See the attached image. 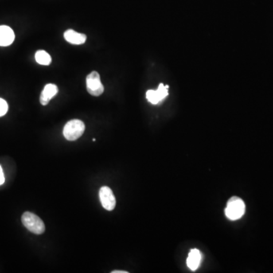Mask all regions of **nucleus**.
<instances>
[{"label":"nucleus","instance_id":"nucleus-11","mask_svg":"<svg viewBox=\"0 0 273 273\" xmlns=\"http://www.w3.org/2000/svg\"><path fill=\"white\" fill-rule=\"evenodd\" d=\"M35 59L38 64L42 65H49L51 64L52 59L49 53L44 50H38L35 54Z\"/></svg>","mask_w":273,"mask_h":273},{"label":"nucleus","instance_id":"nucleus-3","mask_svg":"<svg viewBox=\"0 0 273 273\" xmlns=\"http://www.w3.org/2000/svg\"><path fill=\"white\" fill-rule=\"evenodd\" d=\"M85 130V125L79 119L69 121L64 126L63 135L64 138L70 141H76L81 137Z\"/></svg>","mask_w":273,"mask_h":273},{"label":"nucleus","instance_id":"nucleus-5","mask_svg":"<svg viewBox=\"0 0 273 273\" xmlns=\"http://www.w3.org/2000/svg\"><path fill=\"white\" fill-rule=\"evenodd\" d=\"M99 196L101 204L105 209L112 211L115 209L116 200L111 188L107 186L102 187L99 190Z\"/></svg>","mask_w":273,"mask_h":273},{"label":"nucleus","instance_id":"nucleus-2","mask_svg":"<svg viewBox=\"0 0 273 273\" xmlns=\"http://www.w3.org/2000/svg\"><path fill=\"white\" fill-rule=\"evenodd\" d=\"M21 222L25 228L32 233L41 235L45 231V225L42 219L31 212H25L21 216Z\"/></svg>","mask_w":273,"mask_h":273},{"label":"nucleus","instance_id":"nucleus-6","mask_svg":"<svg viewBox=\"0 0 273 273\" xmlns=\"http://www.w3.org/2000/svg\"><path fill=\"white\" fill-rule=\"evenodd\" d=\"M169 94V86L160 84L156 91L150 90L146 94V99L152 104H158L162 99H165Z\"/></svg>","mask_w":273,"mask_h":273},{"label":"nucleus","instance_id":"nucleus-9","mask_svg":"<svg viewBox=\"0 0 273 273\" xmlns=\"http://www.w3.org/2000/svg\"><path fill=\"white\" fill-rule=\"evenodd\" d=\"M57 86L55 84H47L44 91L40 94V102L43 106H47L53 96H56L58 93Z\"/></svg>","mask_w":273,"mask_h":273},{"label":"nucleus","instance_id":"nucleus-10","mask_svg":"<svg viewBox=\"0 0 273 273\" xmlns=\"http://www.w3.org/2000/svg\"><path fill=\"white\" fill-rule=\"evenodd\" d=\"M201 262V254L197 249H193L190 251L188 257L187 259V265L188 268L192 271H195L198 269Z\"/></svg>","mask_w":273,"mask_h":273},{"label":"nucleus","instance_id":"nucleus-4","mask_svg":"<svg viewBox=\"0 0 273 273\" xmlns=\"http://www.w3.org/2000/svg\"><path fill=\"white\" fill-rule=\"evenodd\" d=\"M87 90L94 96H100L104 92V87L101 83L100 76L97 72H93L87 77Z\"/></svg>","mask_w":273,"mask_h":273},{"label":"nucleus","instance_id":"nucleus-7","mask_svg":"<svg viewBox=\"0 0 273 273\" xmlns=\"http://www.w3.org/2000/svg\"><path fill=\"white\" fill-rule=\"evenodd\" d=\"M15 40V33L9 26H0V46L8 47L13 44Z\"/></svg>","mask_w":273,"mask_h":273},{"label":"nucleus","instance_id":"nucleus-14","mask_svg":"<svg viewBox=\"0 0 273 273\" xmlns=\"http://www.w3.org/2000/svg\"><path fill=\"white\" fill-rule=\"evenodd\" d=\"M112 273H128L127 271H122V270H114Z\"/></svg>","mask_w":273,"mask_h":273},{"label":"nucleus","instance_id":"nucleus-1","mask_svg":"<svg viewBox=\"0 0 273 273\" xmlns=\"http://www.w3.org/2000/svg\"><path fill=\"white\" fill-rule=\"evenodd\" d=\"M245 212L244 202L239 197H232L228 200L225 210V216L230 220L235 221L241 219Z\"/></svg>","mask_w":273,"mask_h":273},{"label":"nucleus","instance_id":"nucleus-12","mask_svg":"<svg viewBox=\"0 0 273 273\" xmlns=\"http://www.w3.org/2000/svg\"><path fill=\"white\" fill-rule=\"evenodd\" d=\"M8 109L9 106L7 102L5 99L0 98V117L3 116L7 113Z\"/></svg>","mask_w":273,"mask_h":273},{"label":"nucleus","instance_id":"nucleus-13","mask_svg":"<svg viewBox=\"0 0 273 273\" xmlns=\"http://www.w3.org/2000/svg\"><path fill=\"white\" fill-rule=\"evenodd\" d=\"M5 182V176H4L3 171L0 165V185H3Z\"/></svg>","mask_w":273,"mask_h":273},{"label":"nucleus","instance_id":"nucleus-8","mask_svg":"<svg viewBox=\"0 0 273 273\" xmlns=\"http://www.w3.org/2000/svg\"><path fill=\"white\" fill-rule=\"evenodd\" d=\"M64 37L67 42L75 45L84 44L87 40V36L85 34L76 32L74 30H68L64 32Z\"/></svg>","mask_w":273,"mask_h":273}]
</instances>
